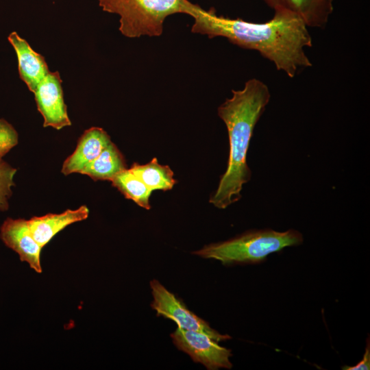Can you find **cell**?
I'll return each instance as SVG.
<instances>
[{
	"label": "cell",
	"instance_id": "10",
	"mask_svg": "<svg viewBox=\"0 0 370 370\" xmlns=\"http://www.w3.org/2000/svg\"><path fill=\"white\" fill-rule=\"evenodd\" d=\"M270 8L284 10L298 16L310 27L323 28L334 7L333 0H263Z\"/></svg>",
	"mask_w": 370,
	"mask_h": 370
},
{
	"label": "cell",
	"instance_id": "2",
	"mask_svg": "<svg viewBox=\"0 0 370 370\" xmlns=\"http://www.w3.org/2000/svg\"><path fill=\"white\" fill-rule=\"evenodd\" d=\"M268 86L258 79L246 82L242 90H232V97L218 108V115L225 123L229 137L227 166L210 203L225 209L241 197L243 186L251 177L247 154L254 127L269 102Z\"/></svg>",
	"mask_w": 370,
	"mask_h": 370
},
{
	"label": "cell",
	"instance_id": "14",
	"mask_svg": "<svg viewBox=\"0 0 370 370\" xmlns=\"http://www.w3.org/2000/svg\"><path fill=\"white\" fill-rule=\"evenodd\" d=\"M130 170L138 176L152 191L171 190L176 181L173 172L167 165H161L154 158L146 164L134 163Z\"/></svg>",
	"mask_w": 370,
	"mask_h": 370
},
{
	"label": "cell",
	"instance_id": "1",
	"mask_svg": "<svg viewBox=\"0 0 370 370\" xmlns=\"http://www.w3.org/2000/svg\"><path fill=\"white\" fill-rule=\"evenodd\" d=\"M182 14L194 18L192 32L225 37L240 47L258 51L289 77L312 65L304 49L312 46L308 27L288 11L274 10L271 20L259 23L219 16L213 8L206 10L185 0Z\"/></svg>",
	"mask_w": 370,
	"mask_h": 370
},
{
	"label": "cell",
	"instance_id": "13",
	"mask_svg": "<svg viewBox=\"0 0 370 370\" xmlns=\"http://www.w3.org/2000/svg\"><path fill=\"white\" fill-rule=\"evenodd\" d=\"M124 158L112 141L97 158L90 162L80 173L94 180H110L125 169Z\"/></svg>",
	"mask_w": 370,
	"mask_h": 370
},
{
	"label": "cell",
	"instance_id": "6",
	"mask_svg": "<svg viewBox=\"0 0 370 370\" xmlns=\"http://www.w3.org/2000/svg\"><path fill=\"white\" fill-rule=\"evenodd\" d=\"M171 336L180 351L188 354L194 362L202 364L207 369L232 368L231 350L220 346L207 334L177 328Z\"/></svg>",
	"mask_w": 370,
	"mask_h": 370
},
{
	"label": "cell",
	"instance_id": "17",
	"mask_svg": "<svg viewBox=\"0 0 370 370\" xmlns=\"http://www.w3.org/2000/svg\"><path fill=\"white\" fill-rule=\"evenodd\" d=\"M18 144V134L11 124L0 119V158Z\"/></svg>",
	"mask_w": 370,
	"mask_h": 370
},
{
	"label": "cell",
	"instance_id": "9",
	"mask_svg": "<svg viewBox=\"0 0 370 370\" xmlns=\"http://www.w3.org/2000/svg\"><path fill=\"white\" fill-rule=\"evenodd\" d=\"M110 142V136L102 128L93 127L86 130L79 138L74 152L64 160L62 173L65 175L80 173Z\"/></svg>",
	"mask_w": 370,
	"mask_h": 370
},
{
	"label": "cell",
	"instance_id": "16",
	"mask_svg": "<svg viewBox=\"0 0 370 370\" xmlns=\"http://www.w3.org/2000/svg\"><path fill=\"white\" fill-rule=\"evenodd\" d=\"M16 169L0 158V211H5L9 208L8 199L12 195L11 187Z\"/></svg>",
	"mask_w": 370,
	"mask_h": 370
},
{
	"label": "cell",
	"instance_id": "3",
	"mask_svg": "<svg viewBox=\"0 0 370 370\" xmlns=\"http://www.w3.org/2000/svg\"><path fill=\"white\" fill-rule=\"evenodd\" d=\"M303 235L295 230L278 232L271 229L246 232L230 240L212 243L193 254L219 260L223 264H255L285 247L297 246Z\"/></svg>",
	"mask_w": 370,
	"mask_h": 370
},
{
	"label": "cell",
	"instance_id": "5",
	"mask_svg": "<svg viewBox=\"0 0 370 370\" xmlns=\"http://www.w3.org/2000/svg\"><path fill=\"white\" fill-rule=\"evenodd\" d=\"M150 287L153 298L151 308L156 311L157 315L175 321L182 329L204 333L217 342L231 338L227 334L219 333L207 322L190 311L158 280H151Z\"/></svg>",
	"mask_w": 370,
	"mask_h": 370
},
{
	"label": "cell",
	"instance_id": "4",
	"mask_svg": "<svg viewBox=\"0 0 370 370\" xmlns=\"http://www.w3.org/2000/svg\"><path fill=\"white\" fill-rule=\"evenodd\" d=\"M185 0H99L105 12L120 16L119 30L129 38L159 36L170 15L182 13Z\"/></svg>",
	"mask_w": 370,
	"mask_h": 370
},
{
	"label": "cell",
	"instance_id": "11",
	"mask_svg": "<svg viewBox=\"0 0 370 370\" xmlns=\"http://www.w3.org/2000/svg\"><path fill=\"white\" fill-rule=\"evenodd\" d=\"M89 210L82 206L75 210H66L60 214H47L27 220L30 232L36 241L43 247L66 226L88 218Z\"/></svg>",
	"mask_w": 370,
	"mask_h": 370
},
{
	"label": "cell",
	"instance_id": "8",
	"mask_svg": "<svg viewBox=\"0 0 370 370\" xmlns=\"http://www.w3.org/2000/svg\"><path fill=\"white\" fill-rule=\"evenodd\" d=\"M0 238L8 247L18 255L22 262L28 263L36 272L42 273V247L34 238L27 220L7 218L1 226Z\"/></svg>",
	"mask_w": 370,
	"mask_h": 370
},
{
	"label": "cell",
	"instance_id": "12",
	"mask_svg": "<svg viewBox=\"0 0 370 370\" xmlns=\"http://www.w3.org/2000/svg\"><path fill=\"white\" fill-rule=\"evenodd\" d=\"M8 39L17 56L19 76L29 90L34 92L40 81L50 72L45 58L34 51L16 32H12Z\"/></svg>",
	"mask_w": 370,
	"mask_h": 370
},
{
	"label": "cell",
	"instance_id": "18",
	"mask_svg": "<svg viewBox=\"0 0 370 370\" xmlns=\"http://www.w3.org/2000/svg\"><path fill=\"white\" fill-rule=\"evenodd\" d=\"M370 369V342L369 338L367 340V346L362 359L355 366H345L343 368L345 370H369Z\"/></svg>",
	"mask_w": 370,
	"mask_h": 370
},
{
	"label": "cell",
	"instance_id": "15",
	"mask_svg": "<svg viewBox=\"0 0 370 370\" xmlns=\"http://www.w3.org/2000/svg\"><path fill=\"white\" fill-rule=\"evenodd\" d=\"M111 182L125 197L133 200L140 207L150 208L149 197L152 190L130 169L123 170Z\"/></svg>",
	"mask_w": 370,
	"mask_h": 370
},
{
	"label": "cell",
	"instance_id": "7",
	"mask_svg": "<svg viewBox=\"0 0 370 370\" xmlns=\"http://www.w3.org/2000/svg\"><path fill=\"white\" fill-rule=\"evenodd\" d=\"M33 92L38 110L44 119V127L60 130L71 125L58 72H49Z\"/></svg>",
	"mask_w": 370,
	"mask_h": 370
}]
</instances>
